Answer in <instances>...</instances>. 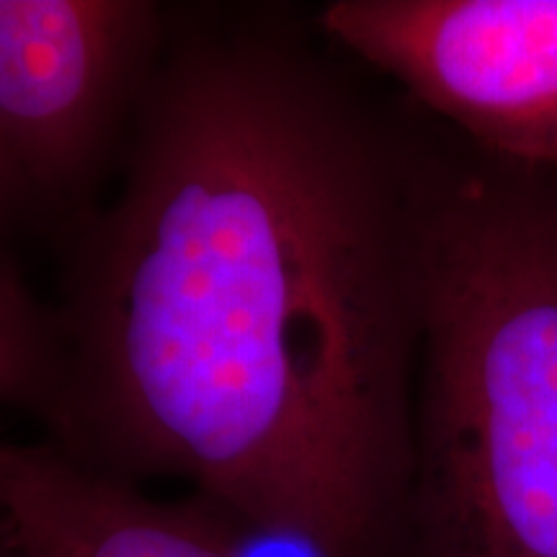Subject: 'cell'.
<instances>
[{
	"label": "cell",
	"instance_id": "9c48e42d",
	"mask_svg": "<svg viewBox=\"0 0 557 557\" xmlns=\"http://www.w3.org/2000/svg\"><path fill=\"white\" fill-rule=\"evenodd\" d=\"M0 557H21V555L16 553V549H13V547L9 545V542H5V545L0 547Z\"/></svg>",
	"mask_w": 557,
	"mask_h": 557
},
{
	"label": "cell",
	"instance_id": "5b68a950",
	"mask_svg": "<svg viewBox=\"0 0 557 557\" xmlns=\"http://www.w3.org/2000/svg\"><path fill=\"white\" fill-rule=\"evenodd\" d=\"M0 513L21 557H243L246 534L199 498L158 500L47 442L24 447Z\"/></svg>",
	"mask_w": 557,
	"mask_h": 557
},
{
	"label": "cell",
	"instance_id": "3957f363",
	"mask_svg": "<svg viewBox=\"0 0 557 557\" xmlns=\"http://www.w3.org/2000/svg\"><path fill=\"white\" fill-rule=\"evenodd\" d=\"M163 29L156 0H0V137L47 233L103 199Z\"/></svg>",
	"mask_w": 557,
	"mask_h": 557
},
{
	"label": "cell",
	"instance_id": "6da1fadb",
	"mask_svg": "<svg viewBox=\"0 0 557 557\" xmlns=\"http://www.w3.org/2000/svg\"><path fill=\"white\" fill-rule=\"evenodd\" d=\"M315 13L165 3L116 184L60 230L47 444L308 557H395L431 145Z\"/></svg>",
	"mask_w": 557,
	"mask_h": 557
},
{
	"label": "cell",
	"instance_id": "277c9868",
	"mask_svg": "<svg viewBox=\"0 0 557 557\" xmlns=\"http://www.w3.org/2000/svg\"><path fill=\"white\" fill-rule=\"evenodd\" d=\"M341 52L504 163H557V0H333Z\"/></svg>",
	"mask_w": 557,
	"mask_h": 557
},
{
	"label": "cell",
	"instance_id": "ba28073f",
	"mask_svg": "<svg viewBox=\"0 0 557 557\" xmlns=\"http://www.w3.org/2000/svg\"><path fill=\"white\" fill-rule=\"evenodd\" d=\"M24 455V447H16V444H3L0 442V487H3L5 480L13 470H16L18 459Z\"/></svg>",
	"mask_w": 557,
	"mask_h": 557
},
{
	"label": "cell",
	"instance_id": "7a4b0ae2",
	"mask_svg": "<svg viewBox=\"0 0 557 557\" xmlns=\"http://www.w3.org/2000/svg\"><path fill=\"white\" fill-rule=\"evenodd\" d=\"M395 557H557V199L438 145Z\"/></svg>",
	"mask_w": 557,
	"mask_h": 557
},
{
	"label": "cell",
	"instance_id": "8992f818",
	"mask_svg": "<svg viewBox=\"0 0 557 557\" xmlns=\"http://www.w3.org/2000/svg\"><path fill=\"white\" fill-rule=\"evenodd\" d=\"M62 346L52 299H39L11 253H0V406L50 421Z\"/></svg>",
	"mask_w": 557,
	"mask_h": 557
},
{
	"label": "cell",
	"instance_id": "52a82bcc",
	"mask_svg": "<svg viewBox=\"0 0 557 557\" xmlns=\"http://www.w3.org/2000/svg\"><path fill=\"white\" fill-rule=\"evenodd\" d=\"M34 227H39L37 209H34L29 189L0 137V253H11V238H16L21 230Z\"/></svg>",
	"mask_w": 557,
	"mask_h": 557
}]
</instances>
